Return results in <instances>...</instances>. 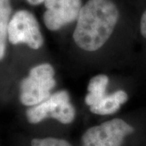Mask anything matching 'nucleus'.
<instances>
[{"label": "nucleus", "mask_w": 146, "mask_h": 146, "mask_svg": "<svg viewBox=\"0 0 146 146\" xmlns=\"http://www.w3.org/2000/svg\"><path fill=\"white\" fill-rule=\"evenodd\" d=\"M119 10L110 0H89L80 11L73 33L82 50L95 51L111 36L119 21Z\"/></svg>", "instance_id": "1"}, {"label": "nucleus", "mask_w": 146, "mask_h": 146, "mask_svg": "<svg viewBox=\"0 0 146 146\" xmlns=\"http://www.w3.org/2000/svg\"><path fill=\"white\" fill-rule=\"evenodd\" d=\"M55 84L54 70L50 64L43 63L33 68L21 83V103L27 106L41 103L50 96Z\"/></svg>", "instance_id": "2"}, {"label": "nucleus", "mask_w": 146, "mask_h": 146, "mask_svg": "<svg viewBox=\"0 0 146 146\" xmlns=\"http://www.w3.org/2000/svg\"><path fill=\"white\" fill-rule=\"evenodd\" d=\"M76 116V110L70 102L68 91L61 90L51 94L47 99L26 110L28 121L36 124L47 118H53L61 123L68 124Z\"/></svg>", "instance_id": "3"}, {"label": "nucleus", "mask_w": 146, "mask_h": 146, "mask_svg": "<svg viewBox=\"0 0 146 146\" xmlns=\"http://www.w3.org/2000/svg\"><path fill=\"white\" fill-rule=\"evenodd\" d=\"M7 37L13 45L24 43L33 50L40 49L44 43L36 17L27 10L18 11L11 18Z\"/></svg>", "instance_id": "4"}, {"label": "nucleus", "mask_w": 146, "mask_h": 146, "mask_svg": "<svg viewBox=\"0 0 146 146\" xmlns=\"http://www.w3.org/2000/svg\"><path fill=\"white\" fill-rule=\"evenodd\" d=\"M134 131V128L120 119H114L84 132L82 146H122L125 137Z\"/></svg>", "instance_id": "5"}, {"label": "nucleus", "mask_w": 146, "mask_h": 146, "mask_svg": "<svg viewBox=\"0 0 146 146\" xmlns=\"http://www.w3.org/2000/svg\"><path fill=\"white\" fill-rule=\"evenodd\" d=\"M43 21L49 30L56 31L77 20L82 0H46Z\"/></svg>", "instance_id": "6"}, {"label": "nucleus", "mask_w": 146, "mask_h": 146, "mask_svg": "<svg viewBox=\"0 0 146 146\" xmlns=\"http://www.w3.org/2000/svg\"><path fill=\"white\" fill-rule=\"evenodd\" d=\"M127 98L128 96L123 90H119L109 95L106 94L98 103L90 106V111L96 115H112L119 110Z\"/></svg>", "instance_id": "7"}, {"label": "nucleus", "mask_w": 146, "mask_h": 146, "mask_svg": "<svg viewBox=\"0 0 146 146\" xmlns=\"http://www.w3.org/2000/svg\"><path fill=\"white\" fill-rule=\"evenodd\" d=\"M109 78L106 75H98L90 80L88 85V94L85 97V103L89 107L98 103L106 95V87Z\"/></svg>", "instance_id": "8"}, {"label": "nucleus", "mask_w": 146, "mask_h": 146, "mask_svg": "<svg viewBox=\"0 0 146 146\" xmlns=\"http://www.w3.org/2000/svg\"><path fill=\"white\" fill-rule=\"evenodd\" d=\"M11 14V0H0V60L5 55Z\"/></svg>", "instance_id": "9"}, {"label": "nucleus", "mask_w": 146, "mask_h": 146, "mask_svg": "<svg viewBox=\"0 0 146 146\" xmlns=\"http://www.w3.org/2000/svg\"><path fill=\"white\" fill-rule=\"evenodd\" d=\"M31 146H72L68 141L54 138V137H46V138H35L31 141Z\"/></svg>", "instance_id": "10"}, {"label": "nucleus", "mask_w": 146, "mask_h": 146, "mask_svg": "<svg viewBox=\"0 0 146 146\" xmlns=\"http://www.w3.org/2000/svg\"><path fill=\"white\" fill-rule=\"evenodd\" d=\"M141 33L142 36L146 38V11L142 15L141 20Z\"/></svg>", "instance_id": "11"}, {"label": "nucleus", "mask_w": 146, "mask_h": 146, "mask_svg": "<svg viewBox=\"0 0 146 146\" xmlns=\"http://www.w3.org/2000/svg\"><path fill=\"white\" fill-rule=\"evenodd\" d=\"M45 1H46V0H27V2H28L29 4H31V5L33 6L41 4L42 3H44Z\"/></svg>", "instance_id": "12"}]
</instances>
